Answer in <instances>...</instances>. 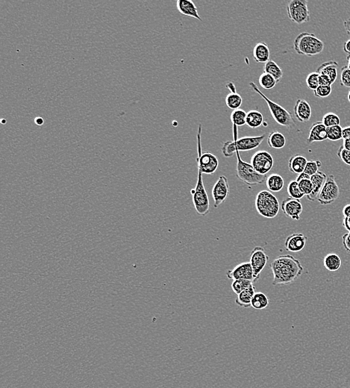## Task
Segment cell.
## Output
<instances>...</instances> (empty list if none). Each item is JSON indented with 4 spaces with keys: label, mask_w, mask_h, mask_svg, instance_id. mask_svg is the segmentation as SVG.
Here are the masks:
<instances>
[{
    "label": "cell",
    "mask_w": 350,
    "mask_h": 388,
    "mask_svg": "<svg viewBox=\"0 0 350 388\" xmlns=\"http://www.w3.org/2000/svg\"><path fill=\"white\" fill-rule=\"evenodd\" d=\"M243 99L238 93H230L227 95L226 98V104L227 107L230 109L235 111V110L240 109L242 105Z\"/></svg>",
    "instance_id": "cell-31"
},
{
    "label": "cell",
    "mask_w": 350,
    "mask_h": 388,
    "mask_svg": "<svg viewBox=\"0 0 350 388\" xmlns=\"http://www.w3.org/2000/svg\"><path fill=\"white\" fill-rule=\"evenodd\" d=\"M294 116L298 121L306 123L310 121L312 116V110L310 104L306 100H296L294 105Z\"/></svg>",
    "instance_id": "cell-17"
},
{
    "label": "cell",
    "mask_w": 350,
    "mask_h": 388,
    "mask_svg": "<svg viewBox=\"0 0 350 388\" xmlns=\"http://www.w3.org/2000/svg\"><path fill=\"white\" fill-rule=\"evenodd\" d=\"M2 123L4 124V123H6V121H4V119H2Z\"/></svg>",
    "instance_id": "cell-56"
},
{
    "label": "cell",
    "mask_w": 350,
    "mask_h": 388,
    "mask_svg": "<svg viewBox=\"0 0 350 388\" xmlns=\"http://www.w3.org/2000/svg\"><path fill=\"white\" fill-rule=\"evenodd\" d=\"M343 214L344 217H350V204H347L344 206V209H343Z\"/></svg>",
    "instance_id": "cell-48"
},
{
    "label": "cell",
    "mask_w": 350,
    "mask_h": 388,
    "mask_svg": "<svg viewBox=\"0 0 350 388\" xmlns=\"http://www.w3.org/2000/svg\"><path fill=\"white\" fill-rule=\"evenodd\" d=\"M203 173L198 170V179L195 188L190 190L193 205L199 215L206 216L210 212V202L203 183Z\"/></svg>",
    "instance_id": "cell-8"
},
{
    "label": "cell",
    "mask_w": 350,
    "mask_h": 388,
    "mask_svg": "<svg viewBox=\"0 0 350 388\" xmlns=\"http://www.w3.org/2000/svg\"><path fill=\"white\" fill-rule=\"evenodd\" d=\"M247 114L245 111L242 109H237L233 111L231 114V121L233 125L237 127L243 126L246 125V118Z\"/></svg>",
    "instance_id": "cell-33"
},
{
    "label": "cell",
    "mask_w": 350,
    "mask_h": 388,
    "mask_svg": "<svg viewBox=\"0 0 350 388\" xmlns=\"http://www.w3.org/2000/svg\"><path fill=\"white\" fill-rule=\"evenodd\" d=\"M252 285H253V282L251 281L246 280V279H237V280L233 281L232 284H231V289L235 294L238 295Z\"/></svg>",
    "instance_id": "cell-34"
},
{
    "label": "cell",
    "mask_w": 350,
    "mask_h": 388,
    "mask_svg": "<svg viewBox=\"0 0 350 388\" xmlns=\"http://www.w3.org/2000/svg\"><path fill=\"white\" fill-rule=\"evenodd\" d=\"M238 127L233 125L234 141H226L223 144L222 152L226 158L231 157L236 152H245L256 149L265 140V135L255 137H244L238 138Z\"/></svg>",
    "instance_id": "cell-2"
},
{
    "label": "cell",
    "mask_w": 350,
    "mask_h": 388,
    "mask_svg": "<svg viewBox=\"0 0 350 388\" xmlns=\"http://www.w3.org/2000/svg\"><path fill=\"white\" fill-rule=\"evenodd\" d=\"M288 16L296 24H303L310 20L308 2L306 0H291L287 5Z\"/></svg>",
    "instance_id": "cell-9"
},
{
    "label": "cell",
    "mask_w": 350,
    "mask_h": 388,
    "mask_svg": "<svg viewBox=\"0 0 350 388\" xmlns=\"http://www.w3.org/2000/svg\"><path fill=\"white\" fill-rule=\"evenodd\" d=\"M269 299L266 294L262 292H257L254 295L251 306L256 310H263L269 306Z\"/></svg>",
    "instance_id": "cell-30"
},
{
    "label": "cell",
    "mask_w": 350,
    "mask_h": 388,
    "mask_svg": "<svg viewBox=\"0 0 350 388\" xmlns=\"http://www.w3.org/2000/svg\"><path fill=\"white\" fill-rule=\"evenodd\" d=\"M343 129L344 128L340 125L327 128L328 139L332 141H338L343 139Z\"/></svg>",
    "instance_id": "cell-36"
},
{
    "label": "cell",
    "mask_w": 350,
    "mask_h": 388,
    "mask_svg": "<svg viewBox=\"0 0 350 388\" xmlns=\"http://www.w3.org/2000/svg\"><path fill=\"white\" fill-rule=\"evenodd\" d=\"M338 63L337 62L334 61H329L321 64L317 68V73L320 75L328 76L332 84H334L338 78Z\"/></svg>",
    "instance_id": "cell-21"
},
{
    "label": "cell",
    "mask_w": 350,
    "mask_h": 388,
    "mask_svg": "<svg viewBox=\"0 0 350 388\" xmlns=\"http://www.w3.org/2000/svg\"><path fill=\"white\" fill-rule=\"evenodd\" d=\"M256 293L255 292V287H254L253 285L251 286L250 287L246 289L244 291L241 292L240 294L238 295L235 303L238 306H241L243 307H249L251 306L252 303V300L253 298L254 295Z\"/></svg>",
    "instance_id": "cell-24"
},
{
    "label": "cell",
    "mask_w": 350,
    "mask_h": 388,
    "mask_svg": "<svg viewBox=\"0 0 350 388\" xmlns=\"http://www.w3.org/2000/svg\"><path fill=\"white\" fill-rule=\"evenodd\" d=\"M327 139L328 135H327V127L323 125L322 121L314 123L312 126L310 127L307 143L310 144L314 142H320Z\"/></svg>",
    "instance_id": "cell-18"
},
{
    "label": "cell",
    "mask_w": 350,
    "mask_h": 388,
    "mask_svg": "<svg viewBox=\"0 0 350 388\" xmlns=\"http://www.w3.org/2000/svg\"><path fill=\"white\" fill-rule=\"evenodd\" d=\"M176 6L182 15L202 21L201 18L199 15L198 8L194 2L190 0H178Z\"/></svg>",
    "instance_id": "cell-20"
},
{
    "label": "cell",
    "mask_w": 350,
    "mask_h": 388,
    "mask_svg": "<svg viewBox=\"0 0 350 388\" xmlns=\"http://www.w3.org/2000/svg\"><path fill=\"white\" fill-rule=\"evenodd\" d=\"M255 204L257 212L265 218H275L280 210L279 200L268 190H262L257 194Z\"/></svg>",
    "instance_id": "cell-5"
},
{
    "label": "cell",
    "mask_w": 350,
    "mask_h": 388,
    "mask_svg": "<svg viewBox=\"0 0 350 388\" xmlns=\"http://www.w3.org/2000/svg\"><path fill=\"white\" fill-rule=\"evenodd\" d=\"M350 138V126L346 127L343 129V139Z\"/></svg>",
    "instance_id": "cell-46"
},
{
    "label": "cell",
    "mask_w": 350,
    "mask_h": 388,
    "mask_svg": "<svg viewBox=\"0 0 350 388\" xmlns=\"http://www.w3.org/2000/svg\"><path fill=\"white\" fill-rule=\"evenodd\" d=\"M319 77L320 74L317 72H313L308 75L306 78V84L310 90H315L319 87Z\"/></svg>",
    "instance_id": "cell-40"
},
{
    "label": "cell",
    "mask_w": 350,
    "mask_h": 388,
    "mask_svg": "<svg viewBox=\"0 0 350 388\" xmlns=\"http://www.w3.org/2000/svg\"><path fill=\"white\" fill-rule=\"evenodd\" d=\"M307 239V237L302 233H293L285 241V249L291 252H300L306 246Z\"/></svg>",
    "instance_id": "cell-16"
},
{
    "label": "cell",
    "mask_w": 350,
    "mask_h": 388,
    "mask_svg": "<svg viewBox=\"0 0 350 388\" xmlns=\"http://www.w3.org/2000/svg\"><path fill=\"white\" fill-rule=\"evenodd\" d=\"M228 279L237 280V279H246L255 283L253 269L251 266L250 262H244L237 265L234 269L228 270L226 273Z\"/></svg>",
    "instance_id": "cell-15"
},
{
    "label": "cell",
    "mask_w": 350,
    "mask_h": 388,
    "mask_svg": "<svg viewBox=\"0 0 350 388\" xmlns=\"http://www.w3.org/2000/svg\"><path fill=\"white\" fill-rule=\"evenodd\" d=\"M343 245L347 252L350 253V232L347 233L343 236Z\"/></svg>",
    "instance_id": "cell-45"
},
{
    "label": "cell",
    "mask_w": 350,
    "mask_h": 388,
    "mask_svg": "<svg viewBox=\"0 0 350 388\" xmlns=\"http://www.w3.org/2000/svg\"><path fill=\"white\" fill-rule=\"evenodd\" d=\"M322 123L327 128H329V127L340 125L341 120H340L339 117L334 113H327L323 116Z\"/></svg>",
    "instance_id": "cell-37"
},
{
    "label": "cell",
    "mask_w": 350,
    "mask_h": 388,
    "mask_svg": "<svg viewBox=\"0 0 350 388\" xmlns=\"http://www.w3.org/2000/svg\"><path fill=\"white\" fill-rule=\"evenodd\" d=\"M249 85L252 87V90L255 93L260 95L262 98L265 100L268 104V108H269V111H270L271 115L273 117L274 121L282 126L286 127V128H291L296 125L294 119H293V116L290 111L285 109L283 107L281 106L280 105L269 100L267 96H265L263 93L258 89V86L255 83L249 82Z\"/></svg>",
    "instance_id": "cell-4"
},
{
    "label": "cell",
    "mask_w": 350,
    "mask_h": 388,
    "mask_svg": "<svg viewBox=\"0 0 350 388\" xmlns=\"http://www.w3.org/2000/svg\"><path fill=\"white\" fill-rule=\"evenodd\" d=\"M328 176L322 171H319L314 176L310 177V180L313 184V191L310 195L307 196V199L309 201L313 202L317 200L319 194L323 188V185L327 182Z\"/></svg>",
    "instance_id": "cell-19"
},
{
    "label": "cell",
    "mask_w": 350,
    "mask_h": 388,
    "mask_svg": "<svg viewBox=\"0 0 350 388\" xmlns=\"http://www.w3.org/2000/svg\"><path fill=\"white\" fill-rule=\"evenodd\" d=\"M264 123V116L260 111L252 110L247 114L246 125L251 128H257L260 127Z\"/></svg>",
    "instance_id": "cell-25"
},
{
    "label": "cell",
    "mask_w": 350,
    "mask_h": 388,
    "mask_svg": "<svg viewBox=\"0 0 350 388\" xmlns=\"http://www.w3.org/2000/svg\"><path fill=\"white\" fill-rule=\"evenodd\" d=\"M309 161L301 155H293L288 162L289 170L292 173L300 175L304 173L306 164Z\"/></svg>",
    "instance_id": "cell-23"
},
{
    "label": "cell",
    "mask_w": 350,
    "mask_h": 388,
    "mask_svg": "<svg viewBox=\"0 0 350 388\" xmlns=\"http://www.w3.org/2000/svg\"><path fill=\"white\" fill-rule=\"evenodd\" d=\"M264 71L273 76L277 83H279L283 77V71L277 63L273 60H269V61L265 63Z\"/></svg>",
    "instance_id": "cell-29"
},
{
    "label": "cell",
    "mask_w": 350,
    "mask_h": 388,
    "mask_svg": "<svg viewBox=\"0 0 350 388\" xmlns=\"http://www.w3.org/2000/svg\"><path fill=\"white\" fill-rule=\"evenodd\" d=\"M344 226L349 232H350V217H344Z\"/></svg>",
    "instance_id": "cell-47"
},
{
    "label": "cell",
    "mask_w": 350,
    "mask_h": 388,
    "mask_svg": "<svg viewBox=\"0 0 350 388\" xmlns=\"http://www.w3.org/2000/svg\"><path fill=\"white\" fill-rule=\"evenodd\" d=\"M344 50L346 53L350 55V39L344 43Z\"/></svg>",
    "instance_id": "cell-50"
},
{
    "label": "cell",
    "mask_w": 350,
    "mask_h": 388,
    "mask_svg": "<svg viewBox=\"0 0 350 388\" xmlns=\"http://www.w3.org/2000/svg\"><path fill=\"white\" fill-rule=\"evenodd\" d=\"M35 123L36 125H43V123H44V121H43V118L38 117V118H35Z\"/></svg>",
    "instance_id": "cell-52"
},
{
    "label": "cell",
    "mask_w": 350,
    "mask_h": 388,
    "mask_svg": "<svg viewBox=\"0 0 350 388\" xmlns=\"http://www.w3.org/2000/svg\"><path fill=\"white\" fill-rule=\"evenodd\" d=\"M287 191L290 197L295 199V200H300L305 197L304 193L300 190L299 184L296 180L291 181L289 183L287 187Z\"/></svg>",
    "instance_id": "cell-35"
},
{
    "label": "cell",
    "mask_w": 350,
    "mask_h": 388,
    "mask_svg": "<svg viewBox=\"0 0 350 388\" xmlns=\"http://www.w3.org/2000/svg\"><path fill=\"white\" fill-rule=\"evenodd\" d=\"M338 156L344 163L350 166V151L341 146L338 149Z\"/></svg>",
    "instance_id": "cell-43"
},
{
    "label": "cell",
    "mask_w": 350,
    "mask_h": 388,
    "mask_svg": "<svg viewBox=\"0 0 350 388\" xmlns=\"http://www.w3.org/2000/svg\"><path fill=\"white\" fill-rule=\"evenodd\" d=\"M267 187L269 191L279 192L282 190L285 185L283 178L279 174H271L268 176L266 181Z\"/></svg>",
    "instance_id": "cell-28"
},
{
    "label": "cell",
    "mask_w": 350,
    "mask_h": 388,
    "mask_svg": "<svg viewBox=\"0 0 350 388\" xmlns=\"http://www.w3.org/2000/svg\"><path fill=\"white\" fill-rule=\"evenodd\" d=\"M348 97V101L350 102V91H349L348 97Z\"/></svg>",
    "instance_id": "cell-55"
},
{
    "label": "cell",
    "mask_w": 350,
    "mask_h": 388,
    "mask_svg": "<svg viewBox=\"0 0 350 388\" xmlns=\"http://www.w3.org/2000/svg\"><path fill=\"white\" fill-rule=\"evenodd\" d=\"M258 83L262 88L265 90H271L274 88L277 84V82L271 75L264 72L260 77L258 78Z\"/></svg>",
    "instance_id": "cell-32"
},
{
    "label": "cell",
    "mask_w": 350,
    "mask_h": 388,
    "mask_svg": "<svg viewBox=\"0 0 350 388\" xmlns=\"http://www.w3.org/2000/svg\"><path fill=\"white\" fill-rule=\"evenodd\" d=\"M281 208L286 217H290L293 221H300L303 211V204L300 200L288 197L282 202Z\"/></svg>",
    "instance_id": "cell-14"
},
{
    "label": "cell",
    "mask_w": 350,
    "mask_h": 388,
    "mask_svg": "<svg viewBox=\"0 0 350 388\" xmlns=\"http://www.w3.org/2000/svg\"><path fill=\"white\" fill-rule=\"evenodd\" d=\"M293 47L297 54L314 56L323 53L325 45L314 34L303 32L295 38Z\"/></svg>",
    "instance_id": "cell-3"
},
{
    "label": "cell",
    "mask_w": 350,
    "mask_h": 388,
    "mask_svg": "<svg viewBox=\"0 0 350 388\" xmlns=\"http://www.w3.org/2000/svg\"><path fill=\"white\" fill-rule=\"evenodd\" d=\"M268 260H269V256L267 255L263 247L256 246L251 252L249 262H250L251 266L253 269L255 282L260 279L261 273L265 269Z\"/></svg>",
    "instance_id": "cell-12"
},
{
    "label": "cell",
    "mask_w": 350,
    "mask_h": 388,
    "mask_svg": "<svg viewBox=\"0 0 350 388\" xmlns=\"http://www.w3.org/2000/svg\"><path fill=\"white\" fill-rule=\"evenodd\" d=\"M273 275V286H287L303 274L304 268L300 261L290 255H279L270 264Z\"/></svg>",
    "instance_id": "cell-1"
},
{
    "label": "cell",
    "mask_w": 350,
    "mask_h": 388,
    "mask_svg": "<svg viewBox=\"0 0 350 388\" xmlns=\"http://www.w3.org/2000/svg\"><path fill=\"white\" fill-rule=\"evenodd\" d=\"M203 127L201 124L199 125L198 133H197V164L198 170L201 171L203 174L212 175L217 171L219 166L218 159L214 154L211 152H205L203 153L202 149L201 135Z\"/></svg>",
    "instance_id": "cell-7"
},
{
    "label": "cell",
    "mask_w": 350,
    "mask_h": 388,
    "mask_svg": "<svg viewBox=\"0 0 350 388\" xmlns=\"http://www.w3.org/2000/svg\"><path fill=\"white\" fill-rule=\"evenodd\" d=\"M226 87H228V88L231 90V93H236V90H235V84H234V83H228V84H227Z\"/></svg>",
    "instance_id": "cell-53"
},
{
    "label": "cell",
    "mask_w": 350,
    "mask_h": 388,
    "mask_svg": "<svg viewBox=\"0 0 350 388\" xmlns=\"http://www.w3.org/2000/svg\"><path fill=\"white\" fill-rule=\"evenodd\" d=\"M331 91H332L331 86H319L314 91V96L319 98H326L331 94Z\"/></svg>",
    "instance_id": "cell-41"
},
{
    "label": "cell",
    "mask_w": 350,
    "mask_h": 388,
    "mask_svg": "<svg viewBox=\"0 0 350 388\" xmlns=\"http://www.w3.org/2000/svg\"><path fill=\"white\" fill-rule=\"evenodd\" d=\"M347 67H348L349 69H350V55H349V56H347Z\"/></svg>",
    "instance_id": "cell-54"
},
{
    "label": "cell",
    "mask_w": 350,
    "mask_h": 388,
    "mask_svg": "<svg viewBox=\"0 0 350 388\" xmlns=\"http://www.w3.org/2000/svg\"><path fill=\"white\" fill-rule=\"evenodd\" d=\"M341 82L344 87L350 88V69L347 66H344L341 69Z\"/></svg>",
    "instance_id": "cell-42"
},
{
    "label": "cell",
    "mask_w": 350,
    "mask_h": 388,
    "mask_svg": "<svg viewBox=\"0 0 350 388\" xmlns=\"http://www.w3.org/2000/svg\"><path fill=\"white\" fill-rule=\"evenodd\" d=\"M296 182L299 184V187H300L301 191L304 193L305 196L307 197V196L310 195V193H312L313 184L312 183H311V180H310V178H309V179H300V180H297Z\"/></svg>",
    "instance_id": "cell-38"
},
{
    "label": "cell",
    "mask_w": 350,
    "mask_h": 388,
    "mask_svg": "<svg viewBox=\"0 0 350 388\" xmlns=\"http://www.w3.org/2000/svg\"><path fill=\"white\" fill-rule=\"evenodd\" d=\"M322 163L320 161H309L306 164L304 173L309 175L310 177L318 173L320 167H321Z\"/></svg>",
    "instance_id": "cell-39"
},
{
    "label": "cell",
    "mask_w": 350,
    "mask_h": 388,
    "mask_svg": "<svg viewBox=\"0 0 350 388\" xmlns=\"http://www.w3.org/2000/svg\"><path fill=\"white\" fill-rule=\"evenodd\" d=\"M347 150L350 151V138L344 140V144L342 145Z\"/></svg>",
    "instance_id": "cell-51"
},
{
    "label": "cell",
    "mask_w": 350,
    "mask_h": 388,
    "mask_svg": "<svg viewBox=\"0 0 350 388\" xmlns=\"http://www.w3.org/2000/svg\"><path fill=\"white\" fill-rule=\"evenodd\" d=\"M342 262L339 255L334 253H329L326 255L323 259V265L327 270L331 272L338 271L341 268Z\"/></svg>",
    "instance_id": "cell-26"
},
{
    "label": "cell",
    "mask_w": 350,
    "mask_h": 388,
    "mask_svg": "<svg viewBox=\"0 0 350 388\" xmlns=\"http://www.w3.org/2000/svg\"><path fill=\"white\" fill-rule=\"evenodd\" d=\"M270 51L269 46L265 42L257 43L253 49L254 60L257 63H266L269 61Z\"/></svg>",
    "instance_id": "cell-22"
},
{
    "label": "cell",
    "mask_w": 350,
    "mask_h": 388,
    "mask_svg": "<svg viewBox=\"0 0 350 388\" xmlns=\"http://www.w3.org/2000/svg\"><path fill=\"white\" fill-rule=\"evenodd\" d=\"M250 163L257 173L261 175H267L272 170L274 160L269 152L261 150L252 155Z\"/></svg>",
    "instance_id": "cell-11"
},
{
    "label": "cell",
    "mask_w": 350,
    "mask_h": 388,
    "mask_svg": "<svg viewBox=\"0 0 350 388\" xmlns=\"http://www.w3.org/2000/svg\"><path fill=\"white\" fill-rule=\"evenodd\" d=\"M268 143L269 147L273 149H281L286 144V138L285 135L278 131L271 132L268 138Z\"/></svg>",
    "instance_id": "cell-27"
},
{
    "label": "cell",
    "mask_w": 350,
    "mask_h": 388,
    "mask_svg": "<svg viewBox=\"0 0 350 388\" xmlns=\"http://www.w3.org/2000/svg\"><path fill=\"white\" fill-rule=\"evenodd\" d=\"M237 155V177L244 184L247 185H257L267 181V175H261L257 173L251 163L244 162L240 155V152H236Z\"/></svg>",
    "instance_id": "cell-6"
},
{
    "label": "cell",
    "mask_w": 350,
    "mask_h": 388,
    "mask_svg": "<svg viewBox=\"0 0 350 388\" xmlns=\"http://www.w3.org/2000/svg\"><path fill=\"white\" fill-rule=\"evenodd\" d=\"M332 82L329 78L327 76H323V75H320L319 77V86H331Z\"/></svg>",
    "instance_id": "cell-44"
},
{
    "label": "cell",
    "mask_w": 350,
    "mask_h": 388,
    "mask_svg": "<svg viewBox=\"0 0 350 388\" xmlns=\"http://www.w3.org/2000/svg\"><path fill=\"white\" fill-rule=\"evenodd\" d=\"M344 25L346 31H347V34L350 35V18L344 21Z\"/></svg>",
    "instance_id": "cell-49"
},
{
    "label": "cell",
    "mask_w": 350,
    "mask_h": 388,
    "mask_svg": "<svg viewBox=\"0 0 350 388\" xmlns=\"http://www.w3.org/2000/svg\"><path fill=\"white\" fill-rule=\"evenodd\" d=\"M340 190L336 183L335 178L330 175L327 178V182L323 185L317 200L323 205L332 204L339 197Z\"/></svg>",
    "instance_id": "cell-10"
},
{
    "label": "cell",
    "mask_w": 350,
    "mask_h": 388,
    "mask_svg": "<svg viewBox=\"0 0 350 388\" xmlns=\"http://www.w3.org/2000/svg\"><path fill=\"white\" fill-rule=\"evenodd\" d=\"M229 194V185L227 178L225 176H220L217 179L212 188V197L214 200V208H218L224 203Z\"/></svg>",
    "instance_id": "cell-13"
}]
</instances>
